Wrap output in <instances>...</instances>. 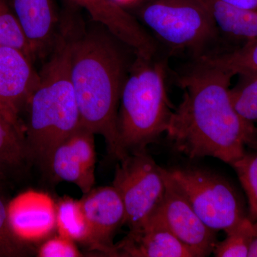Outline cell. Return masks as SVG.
Returning a JSON list of instances; mask_svg holds the SVG:
<instances>
[{
	"label": "cell",
	"instance_id": "obj_1",
	"mask_svg": "<svg viewBox=\"0 0 257 257\" xmlns=\"http://www.w3.org/2000/svg\"><path fill=\"white\" fill-rule=\"evenodd\" d=\"M232 74L196 60L179 77L182 102L174 110L167 139L176 151L189 159L210 157L231 165L257 150V127L235 110L229 96Z\"/></svg>",
	"mask_w": 257,
	"mask_h": 257
},
{
	"label": "cell",
	"instance_id": "obj_2",
	"mask_svg": "<svg viewBox=\"0 0 257 257\" xmlns=\"http://www.w3.org/2000/svg\"><path fill=\"white\" fill-rule=\"evenodd\" d=\"M76 18L70 72L81 124L105 140L119 160L118 107L136 53L102 25L86 28Z\"/></svg>",
	"mask_w": 257,
	"mask_h": 257
},
{
	"label": "cell",
	"instance_id": "obj_3",
	"mask_svg": "<svg viewBox=\"0 0 257 257\" xmlns=\"http://www.w3.org/2000/svg\"><path fill=\"white\" fill-rule=\"evenodd\" d=\"M74 23V17L67 14L24 110L30 157L45 170L55 147L82 125L70 72Z\"/></svg>",
	"mask_w": 257,
	"mask_h": 257
},
{
	"label": "cell",
	"instance_id": "obj_4",
	"mask_svg": "<svg viewBox=\"0 0 257 257\" xmlns=\"http://www.w3.org/2000/svg\"><path fill=\"white\" fill-rule=\"evenodd\" d=\"M165 65L137 55L121 91L118 111L119 161L145 151L166 133L174 110L165 84Z\"/></svg>",
	"mask_w": 257,
	"mask_h": 257
},
{
	"label": "cell",
	"instance_id": "obj_5",
	"mask_svg": "<svg viewBox=\"0 0 257 257\" xmlns=\"http://www.w3.org/2000/svg\"><path fill=\"white\" fill-rule=\"evenodd\" d=\"M138 15L165 46L197 58L207 54L220 33L207 0H143Z\"/></svg>",
	"mask_w": 257,
	"mask_h": 257
},
{
	"label": "cell",
	"instance_id": "obj_6",
	"mask_svg": "<svg viewBox=\"0 0 257 257\" xmlns=\"http://www.w3.org/2000/svg\"><path fill=\"white\" fill-rule=\"evenodd\" d=\"M168 172L197 215L210 229L226 231L248 216L239 192L220 176L197 168Z\"/></svg>",
	"mask_w": 257,
	"mask_h": 257
},
{
	"label": "cell",
	"instance_id": "obj_7",
	"mask_svg": "<svg viewBox=\"0 0 257 257\" xmlns=\"http://www.w3.org/2000/svg\"><path fill=\"white\" fill-rule=\"evenodd\" d=\"M113 186L122 199L124 224L130 229L143 224L156 211L166 189L165 170L146 150L128 154L119 160Z\"/></svg>",
	"mask_w": 257,
	"mask_h": 257
},
{
	"label": "cell",
	"instance_id": "obj_8",
	"mask_svg": "<svg viewBox=\"0 0 257 257\" xmlns=\"http://www.w3.org/2000/svg\"><path fill=\"white\" fill-rule=\"evenodd\" d=\"M163 199L152 216H155L196 257L209 256L214 251L216 231L208 227L197 215L187 198L165 170Z\"/></svg>",
	"mask_w": 257,
	"mask_h": 257
},
{
	"label": "cell",
	"instance_id": "obj_9",
	"mask_svg": "<svg viewBox=\"0 0 257 257\" xmlns=\"http://www.w3.org/2000/svg\"><path fill=\"white\" fill-rule=\"evenodd\" d=\"M94 134L81 125L55 147L47 170L57 181L77 185L84 194L95 183Z\"/></svg>",
	"mask_w": 257,
	"mask_h": 257
},
{
	"label": "cell",
	"instance_id": "obj_10",
	"mask_svg": "<svg viewBox=\"0 0 257 257\" xmlns=\"http://www.w3.org/2000/svg\"><path fill=\"white\" fill-rule=\"evenodd\" d=\"M39 79L28 56L16 49L0 47V109L23 128L21 115Z\"/></svg>",
	"mask_w": 257,
	"mask_h": 257
},
{
	"label": "cell",
	"instance_id": "obj_11",
	"mask_svg": "<svg viewBox=\"0 0 257 257\" xmlns=\"http://www.w3.org/2000/svg\"><path fill=\"white\" fill-rule=\"evenodd\" d=\"M7 208L12 231L26 244L47 239L56 229V202L46 192L25 191L13 198Z\"/></svg>",
	"mask_w": 257,
	"mask_h": 257
},
{
	"label": "cell",
	"instance_id": "obj_12",
	"mask_svg": "<svg viewBox=\"0 0 257 257\" xmlns=\"http://www.w3.org/2000/svg\"><path fill=\"white\" fill-rule=\"evenodd\" d=\"M90 15L94 23L99 24L118 40L143 58L151 59L157 52L155 38L114 0H72Z\"/></svg>",
	"mask_w": 257,
	"mask_h": 257
},
{
	"label": "cell",
	"instance_id": "obj_13",
	"mask_svg": "<svg viewBox=\"0 0 257 257\" xmlns=\"http://www.w3.org/2000/svg\"><path fill=\"white\" fill-rule=\"evenodd\" d=\"M80 202L92 232V248L114 256L113 236L124 224V204L119 192L113 185L92 189Z\"/></svg>",
	"mask_w": 257,
	"mask_h": 257
},
{
	"label": "cell",
	"instance_id": "obj_14",
	"mask_svg": "<svg viewBox=\"0 0 257 257\" xmlns=\"http://www.w3.org/2000/svg\"><path fill=\"white\" fill-rule=\"evenodd\" d=\"M114 256L196 257L153 216L114 245Z\"/></svg>",
	"mask_w": 257,
	"mask_h": 257
},
{
	"label": "cell",
	"instance_id": "obj_15",
	"mask_svg": "<svg viewBox=\"0 0 257 257\" xmlns=\"http://www.w3.org/2000/svg\"><path fill=\"white\" fill-rule=\"evenodd\" d=\"M13 5L35 60L49 55L60 28L53 0H13Z\"/></svg>",
	"mask_w": 257,
	"mask_h": 257
},
{
	"label": "cell",
	"instance_id": "obj_16",
	"mask_svg": "<svg viewBox=\"0 0 257 257\" xmlns=\"http://www.w3.org/2000/svg\"><path fill=\"white\" fill-rule=\"evenodd\" d=\"M219 32L245 42L257 39V11L219 1L207 0Z\"/></svg>",
	"mask_w": 257,
	"mask_h": 257
},
{
	"label": "cell",
	"instance_id": "obj_17",
	"mask_svg": "<svg viewBox=\"0 0 257 257\" xmlns=\"http://www.w3.org/2000/svg\"><path fill=\"white\" fill-rule=\"evenodd\" d=\"M32 162L23 128L13 123L0 109V174L21 169Z\"/></svg>",
	"mask_w": 257,
	"mask_h": 257
},
{
	"label": "cell",
	"instance_id": "obj_18",
	"mask_svg": "<svg viewBox=\"0 0 257 257\" xmlns=\"http://www.w3.org/2000/svg\"><path fill=\"white\" fill-rule=\"evenodd\" d=\"M56 230L61 236L92 248V232L80 200L64 197L56 202Z\"/></svg>",
	"mask_w": 257,
	"mask_h": 257
},
{
	"label": "cell",
	"instance_id": "obj_19",
	"mask_svg": "<svg viewBox=\"0 0 257 257\" xmlns=\"http://www.w3.org/2000/svg\"><path fill=\"white\" fill-rule=\"evenodd\" d=\"M197 60L224 69L234 76L257 73V39L245 42L239 48L222 53L208 54Z\"/></svg>",
	"mask_w": 257,
	"mask_h": 257
},
{
	"label": "cell",
	"instance_id": "obj_20",
	"mask_svg": "<svg viewBox=\"0 0 257 257\" xmlns=\"http://www.w3.org/2000/svg\"><path fill=\"white\" fill-rule=\"evenodd\" d=\"M234 87L230 88L229 96L235 110L242 119L257 123V73L238 74Z\"/></svg>",
	"mask_w": 257,
	"mask_h": 257
},
{
	"label": "cell",
	"instance_id": "obj_21",
	"mask_svg": "<svg viewBox=\"0 0 257 257\" xmlns=\"http://www.w3.org/2000/svg\"><path fill=\"white\" fill-rule=\"evenodd\" d=\"M226 238L214 246L217 257H247L248 248L255 232V222L248 216L237 224L224 231Z\"/></svg>",
	"mask_w": 257,
	"mask_h": 257
},
{
	"label": "cell",
	"instance_id": "obj_22",
	"mask_svg": "<svg viewBox=\"0 0 257 257\" xmlns=\"http://www.w3.org/2000/svg\"><path fill=\"white\" fill-rule=\"evenodd\" d=\"M0 47L16 49L35 60L21 24L6 0H0Z\"/></svg>",
	"mask_w": 257,
	"mask_h": 257
},
{
	"label": "cell",
	"instance_id": "obj_23",
	"mask_svg": "<svg viewBox=\"0 0 257 257\" xmlns=\"http://www.w3.org/2000/svg\"><path fill=\"white\" fill-rule=\"evenodd\" d=\"M241 187L247 197L248 217L257 221V150L245 152L242 157L233 163Z\"/></svg>",
	"mask_w": 257,
	"mask_h": 257
},
{
	"label": "cell",
	"instance_id": "obj_24",
	"mask_svg": "<svg viewBox=\"0 0 257 257\" xmlns=\"http://www.w3.org/2000/svg\"><path fill=\"white\" fill-rule=\"evenodd\" d=\"M30 251V245L20 241L12 231L7 204L0 198V256H25Z\"/></svg>",
	"mask_w": 257,
	"mask_h": 257
},
{
	"label": "cell",
	"instance_id": "obj_25",
	"mask_svg": "<svg viewBox=\"0 0 257 257\" xmlns=\"http://www.w3.org/2000/svg\"><path fill=\"white\" fill-rule=\"evenodd\" d=\"M40 257H79L82 253L72 240L58 234L47 238L37 251Z\"/></svg>",
	"mask_w": 257,
	"mask_h": 257
},
{
	"label": "cell",
	"instance_id": "obj_26",
	"mask_svg": "<svg viewBox=\"0 0 257 257\" xmlns=\"http://www.w3.org/2000/svg\"><path fill=\"white\" fill-rule=\"evenodd\" d=\"M226 4L242 9L256 10L257 0H219Z\"/></svg>",
	"mask_w": 257,
	"mask_h": 257
},
{
	"label": "cell",
	"instance_id": "obj_27",
	"mask_svg": "<svg viewBox=\"0 0 257 257\" xmlns=\"http://www.w3.org/2000/svg\"><path fill=\"white\" fill-rule=\"evenodd\" d=\"M255 222V232L253 234L249 248H248L247 257H257V221Z\"/></svg>",
	"mask_w": 257,
	"mask_h": 257
},
{
	"label": "cell",
	"instance_id": "obj_28",
	"mask_svg": "<svg viewBox=\"0 0 257 257\" xmlns=\"http://www.w3.org/2000/svg\"><path fill=\"white\" fill-rule=\"evenodd\" d=\"M114 1L116 2V3H117L118 4H119V3H131L133 0H114Z\"/></svg>",
	"mask_w": 257,
	"mask_h": 257
},
{
	"label": "cell",
	"instance_id": "obj_29",
	"mask_svg": "<svg viewBox=\"0 0 257 257\" xmlns=\"http://www.w3.org/2000/svg\"><path fill=\"white\" fill-rule=\"evenodd\" d=\"M4 177V176L3 175H2L1 174H0V179H1L2 178H3V177Z\"/></svg>",
	"mask_w": 257,
	"mask_h": 257
}]
</instances>
